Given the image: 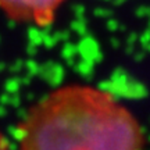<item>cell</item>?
I'll use <instances>...</instances> for the list:
<instances>
[{
	"label": "cell",
	"instance_id": "obj_1",
	"mask_svg": "<svg viewBox=\"0 0 150 150\" xmlns=\"http://www.w3.org/2000/svg\"><path fill=\"white\" fill-rule=\"evenodd\" d=\"M21 150H140L132 112L111 93L67 85L47 93L20 128Z\"/></svg>",
	"mask_w": 150,
	"mask_h": 150
},
{
	"label": "cell",
	"instance_id": "obj_2",
	"mask_svg": "<svg viewBox=\"0 0 150 150\" xmlns=\"http://www.w3.org/2000/svg\"><path fill=\"white\" fill-rule=\"evenodd\" d=\"M65 0H0V13L11 21L45 28L53 24Z\"/></svg>",
	"mask_w": 150,
	"mask_h": 150
},
{
	"label": "cell",
	"instance_id": "obj_3",
	"mask_svg": "<svg viewBox=\"0 0 150 150\" xmlns=\"http://www.w3.org/2000/svg\"><path fill=\"white\" fill-rule=\"evenodd\" d=\"M0 150H11L8 142L6 140V138L1 134H0Z\"/></svg>",
	"mask_w": 150,
	"mask_h": 150
}]
</instances>
